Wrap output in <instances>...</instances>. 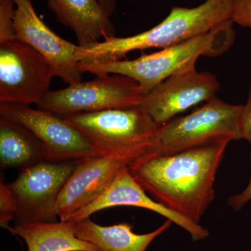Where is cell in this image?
Here are the masks:
<instances>
[{
  "mask_svg": "<svg viewBox=\"0 0 251 251\" xmlns=\"http://www.w3.org/2000/svg\"><path fill=\"white\" fill-rule=\"evenodd\" d=\"M229 142L154 156L129 170L146 192L171 211L200 224L215 198L216 173Z\"/></svg>",
  "mask_w": 251,
  "mask_h": 251,
  "instance_id": "cell-1",
  "label": "cell"
},
{
  "mask_svg": "<svg viewBox=\"0 0 251 251\" xmlns=\"http://www.w3.org/2000/svg\"><path fill=\"white\" fill-rule=\"evenodd\" d=\"M234 0H206L194 8L174 6L163 21L151 29L128 37L110 38L80 46V63L122 60L131 51L164 49L206 34L232 18Z\"/></svg>",
  "mask_w": 251,
  "mask_h": 251,
  "instance_id": "cell-2",
  "label": "cell"
},
{
  "mask_svg": "<svg viewBox=\"0 0 251 251\" xmlns=\"http://www.w3.org/2000/svg\"><path fill=\"white\" fill-rule=\"evenodd\" d=\"M234 23L232 19L226 20L206 34L133 60L80 63V70L97 77L110 74L126 75L138 82L145 96L168 77L196 70L201 56L214 57L225 53L234 43Z\"/></svg>",
  "mask_w": 251,
  "mask_h": 251,
  "instance_id": "cell-3",
  "label": "cell"
},
{
  "mask_svg": "<svg viewBox=\"0 0 251 251\" xmlns=\"http://www.w3.org/2000/svg\"><path fill=\"white\" fill-rule=\"evenodd\" d=\"M64 117L80 130L101 155L127 156L137 165L159 153L162 125L140 105Z\"/></svg>",
  "mask_w": 251,
  "mask_h": 251,
  "instance_id": "cell-4",
  "label": "cell"
},
{
  "mask_svg": "<svg viewBox=\"0 0 251 251\" xmlns=\"http://www.w3.org/2000/svg\"><path fill=\"white\" fill-rule=\"evenodd\" d=\"M244 105L226 103L217 97L184 117H175L162 125L159 156L219 142L242 139L241 117Z\"/></svg>",
  "mask_w": 251,
  "mask_h": 251,
  "instance_id": "cell-5",
  "label": "cell"
},
{
  "mask_svg": "<svg viewBox=\"0 0 251 251\" xmlns=\"http://www.w3.org/2000/svg\"><path fill=\"white\" fill-rule=\"evenodd\" d=\"M143 97L139 84L134 79L114 74L50 91L36 105L38 108L67 117L80 112L136 106Z\"/></svg>",
  "mask_w": 251,
  "mask_h": 251,
  "instance_id": "cell-6",
  "label": "cell"
},
{
  "mask_svg": "<svg viewBox=\"0 0 251 251\" xmlns=\"http://www.w3.org/2000/svg\"><path fill=\"white\" fill-rule=\"evenodd\" d=\"M0 117L30 130L42 143L47 161L59 163L101 156L80 130L52 112L29 105L1 103Z\"/></svg>",
  "mask_w": 251,
  "mask_h": 251,
  "instance_id": "cell-7",
  "label": "cell"
},
{
  "mask_svg": "<svg viewBox=\"0 0 251 251\" xmlns=\"http://www.w3.org/2000/svg\"><path fill=\"white\" fill-rule=\"evenodd\" d=\"M54 77L49 62L30 46L18 39L0 44V103L36 104Z\"/></svg>",
  "mask_w": 251,
  "mask_h": 251,
  "instance_id": "cell-8",
  "label": "cell"
},
{
  "mask_svg": "<svg viewBox=\"0 0 251 251\" xmlns=\"http://www.w3.org/2000/svg\"><path fill=\"white\" fill-rule=\"evenodd\" d=\"M76 161H44L20 171L7 184L17 204L15 225L57 222L54 205Z\"/></svg>",
  "mask_w": 251,
  "mask_h": 251,
  "instance_id": "cell-9",
  "label": "cell"
},
{
  "mask_svg": "<svg viewBox=\"0 0 251 251\" xmlns=\"http://www.w3.org/2000/svg\"><path fill=\"white\" fill-rule=\"evenodd\" d=\"M16 4L14 28L18 40L44 56L54 75L69 85L82 81L80 46L59 37L36 14L31 0H13Z\"/></svg>",
  "mask_w": 251,
  "mask_h": 251,
  "instance_id": "cell-10",
  "label": "cell"
},
{
  "mask_svg": "<svg viewBox=\"0 0 251 251\" xmlns=\"http://www.w3.org/2000/svg\"><path fill=\"white\" fill-rule=\"evenodd\" d=\"M134 165L131 158L117 154L77 160L57 198L54 215L65 221L100 196L124 168Z\"/></svg>",
  "mask_w": 251,
  "mask_h": 251,
  "instance_id": "cell-11",
  "label": "cell"
},
{
  "mask_svg": "<svg viewBox=\"0 0 251 251\" xmlns=\"http://www.w3.org/2000/svg\"><path fill=\"white\" fill-rule=\"evenodd\" d=\"M219 88L214 74L196 69L163 80L143 96L140 106L163 125L178 114L214 99Z\"/></svg>",
  "mask_w": 251,
  "mask_h": 251,
  "instance_id": "cell-12",
  "label": "cell"
},
{
  "mask_svg": "<svg viewBox=\"0 0 251 251\" xmlns=\"http://www.w3.org/2000/svg\"><path fill=\"white\" fill-rule=\"evenodd\" d=\"M135 206L152 211L164 216L185 229L193 241L203 240L209 237L208 229L179 215L147 195L146 191L130 173L128 167L124 168L103 193L93 202L69 216L65 221L79 222L92 214L114 206Z\"/></svg>",
  "mask_w": 251,
  "mask_h": 251,
  "instance_id": "cell-13",
  "label": "cell"
},
{
  "mask_svg": "<svg viewBox=\"0 0 251 251\" xmlns=\"http://www.w3.org/2000/svg\"><path fill=\"white\" fill-rule=\"evenodd\" d=\"M47 5L57 21L74 31L79 46L91 45L115 36L110 16L98 0H47Z\"/></svg>",
  "mask_w": 251,
  "mask_h": 251,
  "instance_id": "cell-14",
  "label": "cell"
},
{
  "mask_svg": "<svg viewBox=\"0 0 251 251\" xmlns=\"http://www.w3.org/2000/svg\"><path fill=\"white\" fill-rule=\"evenodd\" d=\"M77 237L93 244L102 251H146L151 243L173 224L170 220L158 228L146 234H136L133 226L124 222L110 226L96 224L90 218L76 223Z\"/></svg>",
  "mask_w": 251,
  "mask_h": 251,
  "instance_id": "cell-15",
  "label": "cell"
},
{
  "mask_svg": "<svg viewBox=\"0 0 251 251\" xmlns=\"http://www.w3.org/2000/svg\"><path fill=\"white\" fill-rule=\"evenodd\" d=\"M76 223L72 221L32 223L11 227L9 231L22 238L28 251H102L76 236Z\"/></svg>",
  "mask_w": 251,
  "mask_h": 251,
  "instance_id": "cell-16",
  "label": "cell"
},
{
  "mask_svg": "<svg viewBox=\"0 0 251 251\" xmlns=\"http://www.w3.org/2000/svg\"><path fill=\"white\" fill-rule=\"evenodd\" d=\"M47 161L42 143L24 126L0 118V167L19 171Z\"/></svg>",
  "mask_w": 251,
  "mask_h": 251,
  "instance_id": "cell-17",
  "label": "cell"
},
{
  "mask_svg": "<svg viewBox=\"0 0 251 251\" xmlns=\"http://www.w3.org/2000/svg\"><path fill=\"white\" fill-rule=\"evenodd\" d=\"M15 6L13 0H0V44L18 39L14 28Z\"/></svg>",
  "mask_w": 251,
  "mask_h": 251,
  "instance_id": "cell-18",
  "label": "cell"
},
{
  "mask_svg": "<svg viewBox=\"0 0 251 251\" xmlns=\"http://www.w3.org/2000/svg\"><path fill=\"white\" fill-rule=\"evenodd\" d=\"M17 204L7 184L2 180L0 182V226L10 228L9 223L15 221L17 214Z\"/></svg>",
  "mask_w": 251,
  "mask_h": 251,
  "instance_id": "cell-19",
  "label": "cell"
},
{
  "mask_svg": "<svg viewBox=\"0 0 251 251\" xmlns=\"http://www.w3.org/2000/svg\"><path fill=\"white\" fill-rule=\"evenodd\" d=\"M231 19L242 27L251 28V0H234Z\"/></svg>",
  "mask_w": 251,
  "mask_h": 251,
  "instance_id": "cell-20",
  "label": "cell"
},
{
  "mask_svg": "<svg viewBox=\"0 0 251 251\" xmlns=\"http://www.w3.org/2000/svg\"><path fill=\"white\" fill-rule=\"evenodd\" d=\"M240 128L242 139L247 140L251 144V85L247 103L243 108Z\"/></svg>",
  "mask_w": 251,
  "mask_h": 251,
  "instance_id": "cell-21",
  "label": "cell"
},
{
  "mask_svg": "<svg viewBox=\"0 0 251 251\" xmlns=\"http://www.w3.org/2000/svg\"><path fill=\"white\" fill-rule=\"evenodd\" d=\"M251 201V174L250 181L247 187L239 194L232 196L228 200V204L235 211L240 210L241 209Z\"/></svg>",
  "mask_w": 251,
  "mask_h": 251,
  "instance_id": "cell-22",
  "label": "cell"
},
{
  "mask_svg": "<svg viewBox=\"0 0 251 251\" xmlns=\"http://www.w3.org/2000/svg\"><path fill=\"white\" fill-rule=\"evenodd\" d=\"M98 1L104 11L110 17L116 8L115 0H98Z\"/></svg>",
  "mask_w": 251,
  "mask_h": 251,
  "instance_id": "cell-23",
  "label": "cell"
}]
</instances>
